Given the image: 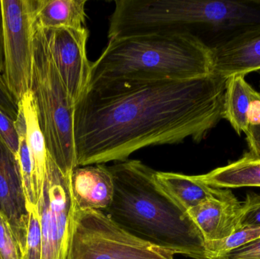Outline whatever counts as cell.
<instances>
[{"label": "cell", "instance_id": "cell-1", "mask_svg": "<svg viewBox=\"0 0 260 259\" xmlns=\"http://www.w3.org/2000/svg\"><path fill=\"white\" fill-rule=\"evenodd\" d=\"M226 82L212 73L89 87L75 110L78 167L122 162L140 149L187 138L200 142L223 119Z\"/></svg>", "mask_w": 260, "mask_h": 259}, {"label": "cell", "instance_id": "cell-2", "mask_svg": "<svg viewBox=\"0 0 260 259\" xmlns=\"http://www.w3.org/2000/svg\"><path fill=\"white\" fill-rule=\"evenodd\" d=\"M114 182L105 213L135 237L194 259H207L201 233L186 210L159 183L155 170L136 160L109 166Z\"/></svg>", "mask_w": 260, "mask_h": 259}, {"label": "cell", "instance_id": "cell-3", "mask_svg": "<svg viewBox=\"0 0 260 259\" xmlns=\"http://www.w3.org/2000/svg\"><path fill=\"white\" fill-rule=\"evenodd\" d=\"M212 49L189 33H154L110 40L91 63L88 88L115 81L196 79L214 73Z\"/></svg>", "mask_w": 260, "mask_h": 259}, {"label": "cell", "instance_id": "cell-4", "mask_svg": "<svg viewBox=\"0 0 260 259\" xmlns=\"http://www.w3.org/2000/svg\"><path fill=\"white\" fill-rule=\"evenodd\" d=\"M258 23L260 7L249 2L117 0L110 17L108 36L110 41L154 33H189L197 36L200 30H241Z\"/></svg>", "mask_w": 260, "mask_h": 259}, {"label": "cell", "instance_id": "cell-5", "mask_svg": "<svg viewBox=\"0 0 260 259\" xmlns=\"http://www.w3.org/2000/svg\"><path fill=\"white\" fill-rule=\"evenodd\" d=\"M35 27L31 91L39 124L50 158L63 174L71 176L78 167L75 143L76 103L56 69L44 29Z\"/></svg>", "mask_w": 260, "mask_h": 259}, {"label": "cell", "instance_id": "cell-6", "mask_svg": "<svg viewBox=\"0 0 260 259\" xmlns=\"http://www.w3.org/2000/svg\"><path fill=\"white\" fill-rule=\"evenodd\" d=\"M116 224L105 211L74 208L68 259H174Z\"/></svg>", "mask_w": 260, "mask_h": 259}, {"label": "cell", "instance_id": "cell-7", "mask_svg": "<svg viewBox=\"0 0 260 259\" xmlns=\"http://www.w3.org/2000/svg\"><path fill=\"white\" fill-rule=\"evenodd\" d=\"M3 39V76L19 102L33 81L35 0H0Z\"/></svg>", "mask_w": 260, "mask_h": 259}, {"label": "cell", "instance_id": "cell-8", "mask_svg": "<svg viewBox=\"0 0 260 259\" xmlns=\"http://www.w3.org/2000/svg\"><path fill=\"white\" fill-rule=\"evenodd\" d=\"M37 208L42 237V259H68L74 211L70 176L62 173L50 155Z\"/></svg>", "mask_w": 260, "mask_h": 259}, {"label": "cell", "instance_id": "cell-9", "mask_svg": "<svg viewBox=\"0 0 260 259\" xmlns=\"http://www.w3.org/2000/svg\"><path fill=\"white\" fill-rule=\"evenodd\" d=\"M59 76L75 103L86 92L91 63L87 55L88 30L83 28L44 29Z\"/></svg>", "mask_w": 260, "mask_h": 259}, {"label": "cell", "instance_id": "cell-10", "mask_svg": "<svg viewBox=\"0 0 260 259\" xmlns=\"http://www.w3.org/2000/svg\"><path fill=\"white\" fill-rule=\"evenodd\" d=\"M0 214L25 255L29 215L19 164L0 135Z\"/></svg>", "mask_w": 260, "mask_h": 259}, {"label": "cell", "instance_id": "cell-11", "mask_svg": "<svg viewBox=\"0 0 260 259\" xmlns=\"http://www.w3.org/2000/svg\"><path fill=\"white\" fill-rule=\"evenodd\" d=\"M214 73L228 79L260 70V23L210 46Z\"/></svg>", "mask_w": 260, "mask_h": 259}, {"label": "cell", "instance_id": "cell-12", "mask_svg": "<svg viewBox=\"0 0 260 259\" xmlns=\"http://www.w3.org/2000/svg\"><path fill=\"white\" fill-rule=\"evenodd\" d=\"M70 189L75 209L79 211H105L114 199V178L105 164L76 167L70 176Z\"/></svg>", "mask_w": 260, "mask_h": 259}, {"label": "cell", "instance_id": "cell-13", "mask_svg": "<svg viewBox=\"0 0 260 259\" xmlns=\"http://www.w3.org/2000/svg\"><path fill=\"white\" fill-rule=\"evenodd\" d=\"M242 203L235 196L212 198L188 210L189 217L201 233L205 243L220 241L238 230Z\"/></svg>", "mask_w": 260, "mask_h": 259}, {"label": "cell", "instance_id": "cell-14", "mask_svg": "<svg viewBox=\"0 0 260 259\" xmlns=\"http://www.w3.org/2000/svg\"><path fill=\"white\" fill-rule=\"evenodd\" d=\"M18 106L25 119L27 144L33 167L34 191L38 205L47 176L49 154L40 126L36 102L31 90L18 102Z\"/></svg>", "mask_w": 260, "mask_h": 259}, {"label": "cell", "instance_id": "cell-15", "mask_svg": "<svg viewBox=\"0 0 260 259\" xmlns=\"http://www.w3.org/2000/svg\"><path fill=\"white\" fill-rule=\"evenodd\" d=\"M156 177L165 191L186 211L207 199H227L234 196L230 190L210 187L197 176L157 171Z\"/></svg>", "mask_w": 260, "mask_h": 259}, {"label": "cell", "instance_id": "cell-16", "mask_svg": "<svg viewBox=\"0 0 260 259\" xmlns=\"http://www.w3.org/2000/svg\"><path fill=\"white\" fill-rule=\"evenodd\" d=\"M86 0H35V25L42 29L85 27Z\"/></svg>", "mask_w": 260, "mask_h": 259}, {"label": "cell", "instance_id": "cell-17", "mask_svg": "<svg viewBox=\"0 0 260 259\" xmlns=\"http://www.w3.org/2000/svg\"><path fill=\"white\" fill-rule=\"evenodd\" d=\"M197 176L202 182L215 188L260 187V159L246 153L235 162Z\"/></svg>", "mask_w": 260, "mask_h": 259}, {"label": "cell", "instance_id": "cell-18", "mask_svg": "<svg viewBox=\"0 0 260 259\" xmlns=\"http://www.w3.org/2000/svg\"><path fill=\"white\" fill-rule=\"evenodd\" d=\"M257 94L245 80V76H235L227 79L223 119L230 123L239 135L247 132L252 103Z\"/></svg>", "mask_w": 260, "mask_h": 259}, {"label": "cell", "instance_id": "cell-19", "mask_svg": "<svg viewBox=\"0 0 260 259\" xmlns=\"http://www.w3.org/2000/svg\"><path fill=\"white\" fill-rule=\"evenodd\" d=\"M15 125L18 132V140H19L18 161L29 211V208L37 206V203L35 201V191H34L33 167H32L28 144H27L25 119L19 106H18V118Z\"/></svg>", "mask_w": 260, "mask_h": 259}, {"label": "cell", "instance_id": "cell-20", "mask_svg": "<svg viewBox=\"0 0 260 259\" xmlns=\"http://www.w3.org/2000/svg\"><path fill=\"white\" fill-rule=\"evenodd\" d=\"M260 238V228L241 229L220 241L205 243L206 258L237 249Z\"/></svg>", "mask_w": 260, "mask_h": 259}, {"label": "cell", "instance_id": "cell-21", "mask_svg": "<svg viewBox=\"0 0 260 259\" xmlns=\"http://www.w3.org/2000/svg\"><path fill=\"white\" fill-rule=\"evenodd\" d=\"M29 215L24 259H42V237L37 206L29 208Z\"/></svg>", "mask_w": 260, "mask_h": 259}, {"label": "cell", "instance_id": "cell-22", "mask_svg": "<svg viewBox=\"0 0 260 259\" xmlns=\"http://www.w3.org/2000/svg\"><path fill=\"white\" fill-rule=\"evenodd\" d=\"M248 143L247 155L260 159V92L252 103L248 126L245 133Z\"/></svg>", "mask_w": 260, "mask_h": 259}, {"label": "cell", "instance_id": "cell-23", "mask_svg": "<svg viewBox=\"0 0 260 259\" xmlns=\"http://www.w3.org/2000/svg\"><path fill=\"white\" fill-rule=\"evenodd\" d=\"M256 228H260V196L248 194L242 204L238 230Z\"/></svg>", "mask_w": 260, "mask_h": 259}, {"label": "cell", "instance_id": "cell-24", "mask_svg": "<svg viewBox=\"0 0 260 259\" xmlns=\"http://www.w3.org/2000/svg\"><path fill=\"white\" fill-rule=\"evenodd\" d=\"M0 256L2 259H24L7 222L0 214Z\"/></svg>", "mask_w": 260, "mask_h": 259}, {"label": "cell", "instance_id": "cell-25", "mask_svg": "<svg viewBox=\"0 0 260 259\" xmlns=\"http://www.w3.org/2000/svg\"><path fill=\"white\" fill-rule=\"evenodd\" d=\"M0 110L13 122H16L18 115V103L9 91L0 70Z\"/></svg>", "mask_w": 260, "mask_h": 259}, {"label": "cell", "instance_id": "cell-26", "mask_svg": "<svg viewBox=\"0 0 260 259\" xmlns=\"http://www.w3.org/2000/svg\"><path fill=\"white\" fill-rule=\"evenodd\" d=\"M0 135L18 159L19 140H18V132L15 128V122L6 117L1 110H0Z\"/></svg>", "mask_w": 260, "mask_h": 259}, {"label": "cell", "instance_id": "cell-27", "mask_svg": "<svg viewBox=\"0 0 260 259\" xmlns=\"http://www.w3.org/2000/svg\"><path fill=\"white\" fill-rule=\"evenodd\" d=\"M208 259H260V238L225 253Z\"/></svg>", "mask_w": 260, "mask_h": 259}, {"label": "cell", "instance_id": "cell-28", "mask_svg": "<svg viewBox=\"0 0 260 259\" xmlns=\"http://www.w3.org/2000/svg\"><path fill=\"white\" fill-rule=\"evenodd\" d=\"M0 70L3 72V39L2 23L1 3H0Z\"/></svg>", "mask_w": 260, "mask_h": 259}, {"label": "cell", "instance_id": "cell-29", "mask_svg": "<svg viewBox=\"0 0 260 259\" xmlns=\"http://www.w3.org/2000/svg\"><path fill=\"white\" fill-rule=\"evenodd\" d=\"M0 259H2V258H1V256H0Z\"/></svg>", "mask_w": 260, "mask_h": 259}]
</instances>
